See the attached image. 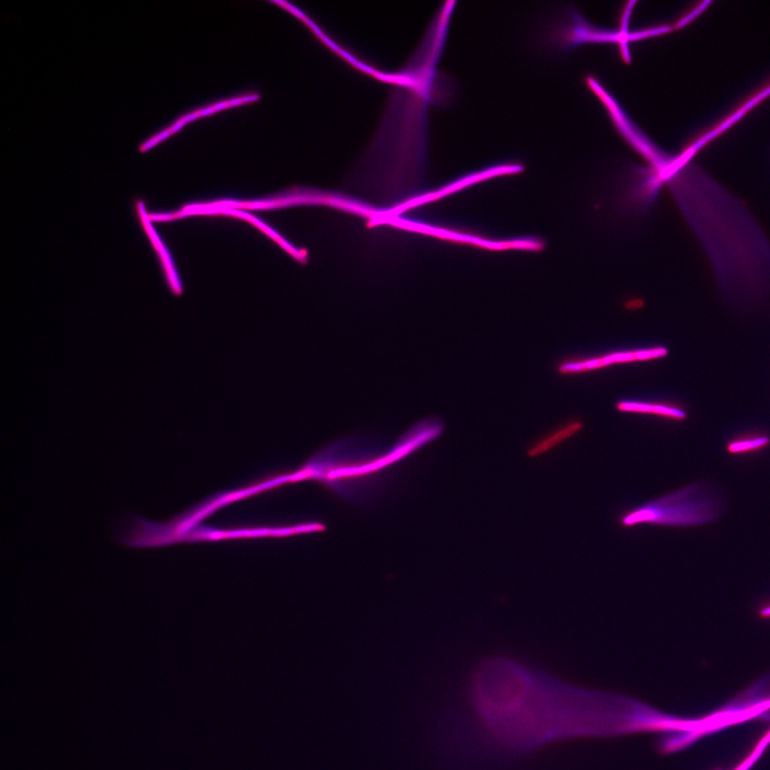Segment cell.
Masks as SVG:
<instances>
[{"label": "cell", "instance_id": "obj_6", "mask_svg": "<svg viewBox=\"0 0 770 770\" xmlns=\"http://www.w3.org/2000/svg\"><path fill=\"white\" fill-rule=\"evenodd\" d=\"M769 442V438L766 436L739 438L727 443V451L731 454L750 453L763 449Z\"/></svg>", "mask_w": 770, "mask_h": 770}, {"label": "cell", "instance_id": "obj_2", "mask_svg": "<svg viewBox=\"0 0 770 770\" xmlns=\"http://www.w3.org/2000/svg\"><path fill=\"white\" fill-rule=\"evenodd\" d=\"M667 354L668 349L665 346L614 351L594 358L563 362L558 366V371L561 374H578L615 364L654 360L663 358Z\"/></svg>", "mask_w": 770, "mask_h": 770}, {"label": "cell", "instance_id": "obj_3", "mask_svg": "<svg viewBox=\"0 0 770 770\" xmlns=\"http://www.w3.org/2000/svg\"><path fill=\"white\" fill-rule=\"evenodd\" d=\"M134 207L139 222L158 256L168 286L174 294L180 295L183 292L182 281L169 250L153 226L145 202L138 199Z\"/></svg>", "mask_w": 770, "mask_h": 770}, {"label": "cell", "instance_id": "obj_1", "mask_svg": "<svg viewBox=\"0 0 770 770\" xmlns=\"http://www.w3.org/2000/svg\"><path fill=\"white\" fill-rule=\"evenodd\" d=\"M724 497L712 484L697 482L625 511L619 518L624 528L640 524L667 527L706 525L718 519Z\"/></svg>", "mask_w": 770, "mask_h": 770}, {"label": "cell", "instance_id": "obj_7", "mask_svg": "<svg viewBox=\"0 0 770 770\" xmlns=\"http://www.w3.org/2000/svg\"><path fill=\"white\" fill-rule=\"evenodd\" d=\"M770 742V731L759 743L758 746L755 749L754 753L745 760L740 766L735 770H746L755 761L756 758L760 755L761 752L764 749L765 746Z\"/></svg>", "mask_w": 770, "mask_h": 770}, {"label": "cell", "instance_id": "obj_9", "mask_svg": "<svg viewBox=\"0 0 770 770\" xmlns=\"http://www.w3.org/2000/svg\"><path fill=\"white\" fill-rule=\"evenodd\" d=\"M761 615L763 616H770V607L763 610L761 612Z\"/></svg>", "mask_w": 770, "mask_h": 770}, {"label": "cell", "instance_id": "obj_4", "mask_svg": "<svg viewBox=\"0 0 770 770\" xmlns=\"http://www.w3.org/2000/svg\"><path fill=\"white\" fill-rule=\"evenodd\" d=\"M615 408L621 412L652 414L679 421L687 416L686 411L680 408L661 404L622 400L617 402Z\"/></svg>", "mask_w": 770, "mask_h": 770}, {"label": "cell", "instance_id": "obj_5", "mask_svg": "<svg viewBox=\"0 0 770 770\" xmlns=\"http://www.w3.org/2000/svg\"><path fill=\"white\" fill-rule=\"evenodd\" d=\"M582 428V423L580 421H572L530 448L528 450V455L530 457H535L543 454L576 434Z\"/></svg>", "mask_w": 770, "mask_h": 770}, {"label": "cell", "instance_id": "obj_8", "mask_svg": "<svg viewBox=\"0 0 770 770\" xmlns=\"http://www.w3.org/2000/svg\"><path fill=\"white\" fill-rule=\"evenodd\" d=\"M642 306H643V303L640 302V301L639 302H635V303H632V302H627L626 304L625 308L627 309H632H632H639V308L642 307Z\"/></svg>", "mask_w": 770, "mask_h": 770}]
</instances>
